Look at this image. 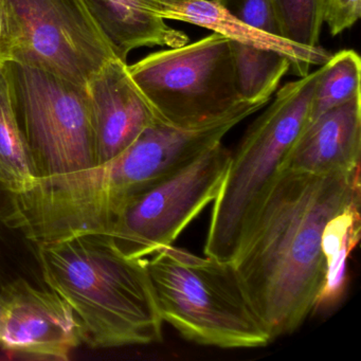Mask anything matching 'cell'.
<instances>
[{
	"label": "cell",
	"mask_w": 361,
	"mask_h": 361,
	"mask_svg": "<svg viewBox=\"0 0 361 361\" xmlns=\"http://www.w3.org/2000/svg\"><path fill=\"white\" fill-rule=\"evenodd\" d=\"M13 27L7 0H0V66L11 62Z\"/></svg>",
	"instance_id": "obj_21"
},
{
	"label": "cell",
	"mask_w": 361,
	"mask_h": 361,
	"mask_svg": "<svg viewBox=\"0 0 361 361\" xmlns=\"http://www.w3.org/2000/svg\"><path fill=\"white\" fill-rule=\"evenodd\" d=\"M13 27L11 62L86 86L118 59L84 0H7Z\"/></svg>",
	"instance_id": "obj_8"
},
{
	"label": "cell",
	"mask_w": 361,
	"mask_h": 361,
	"mask_svg": "<svg viewBox=\"0 0 361 361\" xmlns=\"http://www.w3.org/2000/svg\"><path fill=\"white\" fill-rule=\"evenodd\" d=\"M145 264L162 322L181 337L219 348H259L274 341L231 262L172 245Z\"/></svg>",
	"instance_id": "obj_3"
},
{
	"label": "cell",
	"mask_w": 361,
	"mask_h": 361,
	"mask_svg": "<svg viewBox=\"0 0 361 361\" xmlns=\"http://www.w3.org/2000/svg\"><path fill=\"white\" fill-rule=\"evenodd\" d=\"M118 59L126 62L141 47H180L185 32L172 28L155 13L157 0H84Z\"/></svg>",
	"instance_id": "obj_13"
},
{
	"label": "cell",
	"mask_w": 361,
	"mask_h": 361,
	"mask_svg": "<svg viewBox=\"0 0 361 361\" xmlns=\"http://www.w3.org/2000/svg\"><path fill=\"white\" fill-rule=\"evenodd\" d=\"M356 204L360 166L327 175L284 170L255 211L231 263L272 340L295 333L316 310L327 224Z\"/></svg>",
	"instance_id": "obj_1"
},
{
	"label": "cell",
	"mask_w": 361,
	"mask_h": 361,
	"mask_svg": "<svg viewBox=\"0 0 361 361\" xmlns=\"http://www.w3.org/2000/svg\"><path fill=\"white\" fill-rule=\"evenodd\" d=\"M360 206L353 204L327 224L323 235L326 278L314 312L333 307L343 295L346 262L360 236Z\"/></svg>",
	"instance_id": "obj_15"
},
{
	"label": "cell",
	"mask_w": 361,
	"mask_h": 361,
	"mask_svg": "<svg viewBox=\"0 0 361 361\" xmlns=\"http://www.w3.org/2000/svg\"><path fill=\"white\" fill-rule=\"evenodd\" d=\"M6 66L37 177L94 166V130L86 86L20 63Z\"/></svg>",
	"instance_id": "obj_6"
},
{
	"label": "cell",
	"mask_w": 361,
	"mask_h": 361,
	"mask_svg": "<svg viewBox=\"0 0 361 361\" xmlns=\"http://www.w3.org/2000/svg\"><path fill=\"white\" fill-rule=\"evenodd\" d=\"M231 153L217 143L164 180L128 202L109 238L130 259H145L172 246L183 230L214 202Z\"/></svg>",
	"instance_id": "obj_7"
},
{
	"label": "cell",
	"mask_w": 361,
	"mask_h": 361,
	"mask_svg": "<svg viewBox=\"0 0 361 361\" xmlns=\"http://www.w3.org/2000/svg\"><path fill=\"white\" fill-rule=\"evenodd\" d=\"M86 88L92 109L94 164L126 151L158 121L133 81L128 63L120 59L106 63Z\"/></svg>",
	"instance_id": "obj_10"
},
{
	"label": "cell",
	"mask_w": 361,
	"mask_h": 361,
	"mask_svg": "<svg viewBox=\"0 0 361 361\" xmlns=\"http://www.w3.org/2000/svg\"><path fill=\"white\" fill-rule=\"evenodd\" d=\"M360 80L361 61L354 50L331 54L314 90L308 123L331 109L361 99Z\"/></svg>",
	"instance_id": "obj_17"
},
{
	"label": "cell",
	"mask_w": 361,
	"mask_h": 361,
	"mask_svg": "<svg viewBox=\"0 0 361 361\" xmlns=\"http://www.w3.org/2000/svg\"><path fill=\"white\" fill-rule=\"evenodd\" d=\"M128 71L158 121L173 128H202L249 102L238 94L230 39L219 33L149 54Z\"/></svg>",
	"instance_id": "obj_5"
},
{
	"label": "cell",
	"mask_w": 361,
	"mask_h": 361,
	"mask_svg": "<svg viewBox=\"0 0 361 361\" xmlns=\"http://www.w3.org/2000/svg\"><path fill=\"white\" fill-rule=\"evenodd\" d=\"M155 13L164 20L188 23L209 29L230 41L284 54L290 61V73L302 78L312 66H322L331 54L324 48L305 47L274 37L245 24L214 0H157Z\"/></svg>",
	"instance_id": "obj_12"
},
{
	"label": "cell",
	"mask_w": 361,
	"mask_h": 361,
	"mask_svg": "<svg viewBox=\"0 0 361 361\" xmlns=\"http://www.w3.org/2000/svg\"><path fill=\"white\" fill-rule=\"evenodd\" d=\"M361 99L331 109L304 128L284 170L327 175L360 166Z\"/></svg>",
	"instance_id": "obj_11"
},
{
	"label": "cell",
	"mask_w": 361,
	"mask_h": 361,
	"mask_svg": "<svg viewBox=\"0 0 361 361\" xmlns=\"http://www.w3.org/2000/svg\"><path fill=\"white\" fill-rule=\"evenodd\" d=\"M230 44L240 99L249 102L270 101L281 80L290 71V61L272 50L233 41Z\"/></svg>",
	"instance_id": "obj_16"
},
{
	"label": "cell",
	"mask_w": 361,
	"mask_h": 361,
	"mask_svg": "<svg viewBox=\"0 0 361 361\" xmlns=\"http://www.w3.org/2000/svg\"><path fill=\"white\" fill-rule=\"evenodd\" d=\"M82 343L71 306L56 291L18 279L0 288V345L42 359L68 360Z\"/></svg>",
	"instance_id": "obj_9"
},
{
	"label": "cell",
	"mask_w": 361,
	"mask_h": 361,
	"mask_svg": "<svg viewBox=\"0 0 361 361\" xmlns=\"http://www.w3.org/2000/svg\"><path fill=\"white\" fill-rule=\"evenodd\" d=\"M360 14L361 0H324V24L334 37L354 26Z\"/></svg>",
	"instance_id": "obj_20"
},
{
	"label": "cell",
	"mask_w": 361,
	"mask_h": 361,
	"mask_svg": "<svg viewBox=\"0 0 361 361\" xmlns=\"http://www.w3.org/2000/svg\"><path fill=\"white\" fill-rule=\"evenodd\" d=\"M37 251L44 282L71 306L82 343L113 348L161 341L164 322L145 259L126 257L103 234L37 245Z\"/></svg>",
	"instance_id": "obj_2"
},
{
	"label": "cell",
	"mask_w": 361,
	"mask_h": 361,
	"mask_svg": "<svg viewBox=\"0 0 361 361\" xmlns=\"http://www.w3.org/2000/svg\"><path fill=\"white\" fill-rule=\"evenodd\" d=\"M37 178L4 65L0 66V185L9 195H16L30 190Z\"/></svg>",
	"instance_id": "obj_14"
},
{
	"label": "cell",
	"mask_w": 361,
	"mask_h": 361,
	"mask_svg": "<svg viewBox=\"0 0 361 361\" xmlns=\"http://www.w3.org/2000/svg\"><path fill=\"white\" fill-rule=\"evenodd\" d=\"M324 64L285 84L274 102L251 124L234 153L213 202L204 253L231 262L243 234L284 171L287 158L310 119L312 97Z\"/></svg>",
	"instance_id": "obj_4"
},
{
	"label": "cell",
	"mask_w": 361,
	"mask_h": 361,
	"mask_svg": "<svg viewBox=\"0 0 361 361\" xmlns=\"http://www.w3.org/2000/svg\"><path fill=\"white\" fill-rule=\"evenodd\" d=\"M283 39L318 47L324 24V0H274Z\"/></svg>",
	"instance_id": "obj_18"
},
{
	"label": "cell",
	"mask_w": 361,
	"mask_h": 361,
	"mask_svg": "<svg viewBox=\"0 0 361 361\" xmlns=\"http://www.w3.org/2000/svg\"><path fill=\"white\" fill-rule=\"evenodd\" d=\"M245 24L269 33L282 37L280 25L274 10V0H214Z\"/></svg>",
	"instance_id": "obj_19"
}]
</instances>
